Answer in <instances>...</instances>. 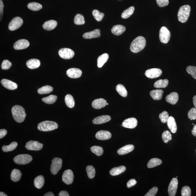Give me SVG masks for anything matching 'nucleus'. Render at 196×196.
I'll use <instances>...</instances> for the list:
<instances>
[{"label":"nucleus","instance_id":"obj_7","mask_svg":"<svg viewBox=\"0 0 196 196\" xmlns=\"http://www.w3.org/2000/svg\"><path fill=\"white\" fill-rule=\"evenodd\" d=\"M171 33L167 28L162 27L161 28L159 33V38L161 42L166 44L170 39Z\"/></svg>","mask_w":196,"mask_h":196},{"label":"nucleus","instance_id":"obj_25","mask_svg":"<svg viewBox=\"0 0 196 196\" xmlns=\"http://www.w3.org/2000/svg\"><path fill=\"white\" fill-rule=\"evenodd\" d=\"M57 24V22L56 20H51L45 22L43 24V27L45 30L51 31L55 29Z\"/></svg>","mask_w":196,"mask_h":196},{"label":"nucleus","instance_id":"obj_16","mask_svg":"<svg viewBox=\"0 0 196 196\" xmlns=\"http://www.w3.org/2000/svg\"><path fill=\"white\" fill-rule=\"evenodd\" d=\"M82 74L81 70L77 68H71L66 71V75L70 78H76L81 77Z\"/></svg>","mask_w":196,"mask_h":196},{"label":"nucleus","instance_id":"obj_60","mask_svg":"<svg viewBox=\"0 0 196 196\" xmlns=\"http://www.w3.org/2000/svg\"><path fill=\"white\" fill-rule=\"evenodd\" d=\"M193 102L195 108L196 109V95L194 96L193 98Z\"/></svg>","mask_w":196,"mask_h":196},{"label":"nucleus","instance_id":"obj_54","mask_svg":"<svg viewBox=\"0 0 196 196\" xmlns=\"http://www.w3.org/2000/svg\"><path fill=\"white\" fill-rule=\"evenodd\" d=\"M136 183V180L134 179L129 180L127 183V188H130L134 186Z\"/></svg>","mask_w":196,"mask_h":196},{"label":"nucleus","instance_id":"obj_31","mask_svg":"<svg viewBox=\"0 0 196 196\" xmlns=\"http://www.w3.org/2000/svg\"><path fill=\"white\" fill-rule=\"evenodd\" d=\"M44 183V178L42 176H39L35 178L34 184L35 187L38 189L42 188Z\"/></svg>","mask_w":196,"mask_h":196},{"label":"nucleus","instance_id":"obj_55","mask_svg":"<svg viewBox=\"0 0 196 196\" xmlns=\"http://www.w3.org/2000/svg\"><path fill=\"white\" fill-rule=\"evenodd\" d=\"M8 132L5 129H2L0 130V139H2L6 136Z\"/></svg>","mask_w":196,"mask_h":196},{"label":"nucleus","instance_id":"obj_58","mask_svg":"<svg viewBox=\"0 0 196 196\" xmlns=\"http://www.w3.org/2000/svg\"><path fill=\"white\" fill-rule=\"evenodd\" d=\"M193 135L196 137V125L194 126L193 129L191 131Z\"/></svg>","mask_w":196,"mask_h":196},{"label":"nucleus","instance_id":"obj_30","mask_svg":"<svg viewBox=\"0 0 196 196\" xmlns=\"http://www.w3.org/2000/svg\"><path fill=\"white\" fill-rule=\"evenodd\" d=\"M126 169V167L124 166L113 168L110 170V174L112 176H116L124 172Z\"/></svg>","mask_w":196,"mask_h":196},{"label":"nucleus","instance_id":"obj_38","mask_svg":"<svg viewBox=\"0 0 196 196\" xmlns=\"http://www.w3.org/2000/svg\"><path fill=\"white\" fill-rule=\"evenodd\" d=\"M57 99V96L56 95H51L48 97L42 98V100L47 104H52L55 103Z\"/></svg>","mask_w":196,"mask_h":196},{"label":"nucleus","instance_id":"obj_37","mask_svg":"<svg viewBox=\"0 0 196 196\" xmlns=\"http://www.w3.org/2000/svg\"><path fill=\"white\" fill-rule=\"evenodd\" d=\"M116 90L117 92L122 97H125L127 96V91L123 85L118 84L117 85Z\"/></svg>","mask_w":196,"mask_h":196},{"label":"nucleus","instance_id":"obj_32","mask_svg":"<svg viewBox=\"0 0 196 196\" xmlns=\"http://www.w3.org/2000/svg\"><path fill=\"white\" fill-rule=\"evenodd\" d=\"M22 173L20 170L18 169H14L11 173V179L13 182H18L20 179Z\"/></svg>","mask_w":196,"mask_h":196},{"label":"nucleus","instance_id":"obj_26","mask_svg":"<svg viewBox=\"0 0 196 196\" xmlns=\"http://www.w3.org/2000/svg\"><path fill=\"white\" fill-rule=\"evenodd\" d=\"M126 27L122 25H117L114 26L112 29V32L115 35L119 36L121 35L126 30Z\"/></svg>","mask_w":196,"mask_h":196},{"label":"nucleus","instance_id":"obj_6","mask_svg":"<svg viewBox=\"0 0 196 196\" xmlns=\"http://www.w3.org/2000/svg\"><path fill=\"white\" fill-rule=\"evenodd\" d=\"M62 160L60 158H54L52 161L50 170L52 174H57L59 171L62 168Z\"/></svg>","mask_w":196,"mask_h":196},{"label":"nucleus","instance_id":"obj_20","mask_svg":"<svg viewBox=\"0 0 196 196\" xmlns=\"http://www.w3.org/2000/svg\"><path fill=\"white\" fill-rule=\"evenodd\" d=\"M111 120V117L108 115H101L94 118L93 123L94 124H101L106 123Z\"/></svg>","mask_w":196,"mask_h":196},{"label":"nucleus","instance_id":"obj_24","mask_svg":"<svg viewBox=\"0 0 196 196\" xmlns=\"http://www.w3.org/2000/svg\"><path fill=\"white\" fill-rule=\"evenodd\" d=\"M167 125L170 130L173 133H175L177 131V126L175 119L172 116L169 117L167 121Z\"/></svg>","mask_w":196,"mask_h":196},{"label":"nucleus","instance_id":"obj_23","mask_svg":"<svg viewBox=\"0 0 196 196\" xmlns=\"http://www.w3.org/2000/svg\"><path fill=\"white\" fill-rule=\"evenodd\" d=\"M134 149L133 145H127L119 149L117 151V153L120 155H125L132 152Z\"/></svg>","mask_w":196,"mask_h":196},{"label":"nucleus","instance_id":"obj_2","mask_svg":"<svg viewBox=\"0 0 196 196\" xmlns=\"http://www.w3.org/2000/svg\"><path fill=\"white\" fill-rule=\"evenodd\" d=\"M11 112L14 119L16 121L21 123L24 121L26 117V114L23 107L18 105L14 106L12 108Z\"/></svg>","mask_w":196,"mask_h":196},{"label":"nucleus","instance_id":"obj_13","mask_svg":"<svg viewBox=\"0 0 196 196\" xmlns=\"http://www.w3.org/2000/svg\"><path fill=\"white\" fill-rule=\"evenodd\" d=\"M178 185L177 178H173L169 184L168 192L170 196H175L176 195Z\"/></svg>","mask_w":196,"mask_h":196},{"label":"nucleus","instance_id":"obj_8","mask_svg":"<svg viewBox=\"0 0 196 196\" xmlns=\"http://www.w3.org/2000/svg\"><path fill=\"white\" fill-rule=\"evenodd\" d=\"M23 22V20L21 17H16L12 19L9 24L8 29L11 31L16 30L22 25Z\"/></svg>","mask_w":196,"mask_h":196},{"label":"nucleus","instance_id":"obj_46","mask_svg":"<svg viewBox=\"0 0 196 196\" xmlns=\"http://www.w3.org/2000/svg\"><path fill=\"white\" fill-rule=\"evenodd\" d=\"M163 141L165 143H167L172 139V136L170 132L168 130L164 131L162 134Z\"/></svg>","mask_w":196,"mask_h":196},{"label":"nucleus","instance_id":"obj_41","mask_svg":"<svg viewBox=\"0 0 196 196\" xmlns=\"http://www.w3.org/2000/svg\"><path fill=\"white\" fill-rule=\"evenodd\" d=\"M74 23L76 25H83L85 23L84 17L81 14H77L74 18Z\"/></svg>","mask_w":196,"mask_h":196},{"label":"nucleus","instance_id":"obj_14","mask_svg":"<svg viewBox=\"0 0 196 196\" xmlns=\"http://www.w3.org/2000/svg\"><path fill=\"white\" fill-rule=\"evenodd\" d=\"M137 120L134 118H130L127 119L122 122V126L125 128L134 129L137 126Z\"/></svg>","mask_w":196,"mask_h":196},{"label":"nucleus","instance_id":"obj_53","mask_svg":"<svg viewBox=\"0 0 196 196\" xmlns=\"http://www.w3.org/2000/svg\"><path fill=\"white\" fill-rule=\"evenodd\" d=\"M156 2L158 6L161 8L167 6L169 4V0H156Z\"/></svg>","mask_w":196,"mask_h":196},{"label":"nucleus","instance_id":"obj_3","mask_svg":"<svg viewBox=\"0 0 196 196\" xmlns=\"http://www.w3.org/2000/svg\"><path fill=\"white\" fill-rule=\"evenodd\" d=\"M58 127V125L57 122L49 121L40 122L38 125V130L43 132L52 131L57 129Z\"/></svg>","mask_w":196,"mask_h":196},{"label":"nucleus","instance_id":"obj_15","mask_svg":"<svg viewBox=\"0 0 196 196\" xmlns=\"http://www.w3.org/2000/svg\"><path fill=\"white\" fill-rule=\"evenodd\" d=\"M29 43L27 40L24 39L18 40L14 44V48L16 50H22L28 48Z\"/></svg>","mask_w":196,"mask_h":196},{"label":"nucleus","instance_id":"obj_59","mask_svg":"<svg viewBox=\"0 0 196 196\" xmlns=\"http://www.w3.org/2000/svg\"><path fill=\"white\" fill-rule=\"evenodd\" d=\"M44 196H54L55 195H54V194L52 193L51 192H47V193L44 194Z\"/></svg>","mask_w":196,"mask_h":196},{"label":"nucleus","instance_id":"obj_48","mask_svg":"<svg viewBox=\"0 0 196 196\" xmlns=\"http://www.w3.org/2000/svg\"><path fill=\"white\" fill-rule=\"evenodd\" d=\"M186 71L188 74L191 75L194 78L196 79V67L194 66H188L186 68Z\"/></svg>","mask_w":196,"mask_h":196},{"label":"nucleus","instance_id":"obj_34","mask_svg":"<svg viewBox=\"0 0 196 196\" xmlns=\"http://www.w3.org/2000/svg\"><path fill=\"white\" fill-rule=\"evenodd\" d=\"M169 84V80L167 79H160L155 82L154 84V87L155 88H165Z\"/></svg>","mask_w":196,"mask_h":196},{"label":"nucleus","instance_id":"obj_10","mask_svg":"<svg viewBox=\"0 0 196 196\" xmlns=\"http://www.w3.org/2000/svg\"><path fill=\"white\" fill-rule=\"evenodd\" d=\"M74 179V174L71 170H67L64 171L62 176V180L66 185H70Z\"/></svg>","mask_w":196,"mask_h":196},{"label":"nucleus","instance_id":"obj_56","mask_svg":"<svg viewBox=\"0 0 196 196\" xmlns=\"http://www.w3.org/2000/svg\"><path fill=\"white\" fill-rule=\"evenodd\" d=\"M4 6V4H3L2 0H0V13H1V20L2 17L3 15Z\"/></svg>","mask_w":196,"mask_h":196},{"label":"nucleus","instance_id":"obj_11","mask_svg":"<svg viewBox=\"0 0 196 196\" xmlns=\"http://www.w3.org/2000/svg\"><path fill=\"white\" fill-rule=\"evenodd\" d=\"M162 74V71L158 68H152L147 70L145 72V75L147 78H158Z\"/></svg>","mask_w":196,"mask_h":196},{"label":"nucleus","instance_id":"obj_17","mask_svg":"<svg viewBox=\"0 0 196 196\" xmlns=\"http://www.w3.org/2000/svg\"><path fill=\"white\" fill-rule=\"evenodd\" d=\"M112 136L111 133L109 131L100 130L96 134V139L100 140H106L111 139Z\"/></svg>","mask_w":196,"mask_h":196},{"label":"nucleus","instance_id":"obj_1","mask_svg":"<svg viewBox=\"0 0 196 196\" xmlns=\"http://www.w3.org/2000/svg\"><path fill=\"white\" fill-rule=\"evenodd\" d=\"M146 44V39L143 36L136 37L132 42L130 45L131 51L133 53H138L144 48Z\"/></svg>","mask_w":196,"mask_h":196},{"label":"nucleus","instance_id":"obj_44","mask_svg":"<svg viewBox=\"0 0 196 196\" xmlns=\"http://www.w3.org/2000/svg\"><path fill=\"white\" fill-rule=\"evenodd\" d=\"M86 169L88 178L90 179L94 178L95 176L96 170L93 166L91 165L87 166Z\"/></svg>","mask_w":196,"mask_h":196},{"label":"nucleus","instance_id":"obj_9","mask_svg":"<svg viewBox=\"0 0 196 196\" xmlns=\"http://www.w3.org/2000/svg\"><path fill=\"white\" fill-rule=\"evenodd\" d=\"M59 54L60 57L63 59H70L74 57L75 52L71 49L63 48L59 50Z\"/></svg>","mask_w":196,"mask_h":196},{"label":"nucleus","instance_id":"obj_40","mask_svg":"<svg viewBox=\"0 0 196 196\" xmlns=\"http://www.w3.org/2000/svg\"><path fill=\"white\" fill-rule=\"evenodd\" d=\"M28 8L33 11H38L42 8V6L39 3L36 2H31L27 5Z\"/></svg>","mask_w":196,"mask_h":196},{"label":"nucleus","instance_id":"obj_35","mask_svg":"<svg viewBox=\"0 0 196 196\" xmlns=\"http://www.w3.org/2000/svg\"><path fill=\"white\" fill-rule=\"evenodd\" d=\"M66 104L68 108H73L75 105V102L73 96L70 94H68L65 98Z\"/></svg>","mask_w":196,"mask_h":196},{"label":"nucleus","instance_id":"obj_22","mask_svg":"<svg viewBox=\"0 0 196 196\" xmlns=\"http://www.w3.org/2000/svg\"><path fill=\"white\" fill-rule=\"evenodd\" d=\"M100 36V31L99 29H96L90 32L85 33L83 35V38L85 39L99 38Z\"/></svg>","mask_w":196,"mask_h":196},{"label":"nucleus","instance_id":"obj_18","mask_svg":"<svg viewBox=\"0 0 196 196\" xmlns=\"http://www.w3.org/2000/svg\"><path fill=\"white\" fill-rule=\"evenodd\" d=\"M1 83L3 87L9 90H14L17 88V84L10 80L3 79L1 80Z\"/></svg>","mask_w":196,"mask_h":196},{"label":"nucleus","instance_id":"obj_39","mask_svg":"<svg viewBox=\"0 0 196 196\" xmlns=\"http://www.w3.org/2000/svg\"><path fill=\"white\" fill-rule=\"evenodd\" d=\"M134 10V7L132 6L125 10L122 14V18L123 19L129 18L133 14Z\"/></svg>","mask_w":196,"mask_h":196},{"label":"nucleus","instance_id":"obj_21","mask_svg":"<svg viewBox=\"0 0 196 196\" xmlns=\"http://www.w3.org/2000/svg\"><path fill=\"white\" fill-rule=\"evenodd\" d=\"M178 99H179V96L178 93L176 92L171 93L166 97V101L172 105L176 104L177 103Z\"/></svg>","mask_w":196,"mask_h":196},{"label":"nucleus","instance_id":"obj_57","mask_svg":"<svg viewBox=\"0 0 196 196\" xmlns=\"http://www.w3.org/2000/svg\"><path fill=\"white\" fill-rule=\"evenodd\" d=\"M59 196H69V194L66 191H62L59 194Z\"/></svg>","mask_w":196,"mask_h":196},{"label":"nucleus","instance_id":"obj_47","mask_svg":"<svg viewBox=\"0 0 196 196\" xmlns=\"http://www.w3.org/2000/svg\"><path fill=\"white\" fill-rule=\"evenodd\" d=\"M168 113L167 112L164 111L159 115V118L162 123H165L167 122L169 118Z\"/></svg>","mask_w":196,"mask_h":196},{"label":"nucleus","instance_id":"obj_52","mask_svg":"<svg viewBox=\"0 0 196 196\" xmlns=\"http://www.w3.org/2000/svg\"><path fill=\"white\" fill-rule=\"evenodd\" d=\"M158 191V188L156 187H153V188L150 189L149 191L145 196H155L157 194V191Z\"/></svg>","mask_w":196,"mask_h":196},{"label":"nucleus","instance_id":"obj_29","mask_svg":"<svg viewBox=\"0 0 196 196\" xmlns=\"http://www.w3.org/2000/svg\"><path fill=\"white\" fill-rule=\"evenodd\" d=\"M109 56L108 54L105 53L99 56L97 59V66L100 68L104 66L105 63L108 61Z\"/></svg>","mask_w":196,"mask_h":196},{"label":"nucleus","instance_id":"obj_61","mask_svg":"<svg viewBox=\"0 0 196 196\" xmlns=\"http://www.w3.org/2000/svg\"><path fill=\"white\" fill-rule=\"evenodd\" d=\"M0 196H7L8 195H6V194H5L4 192H0Z\"/></svg>","mask_w":196,"mask_h":196},{"label":"nucleus","instance_id":"obj_62","mask_svg":"<svg viewBox=\"0 0 196 196\" xmlns=\"http://www.w3.org/2000/svg\"><path fill=\"white\" fill-rule=\"evenodd\" d=\"M106 105H107V106H108V103H107Z\"/></svg>","mask_w":196,"mask_h":196},{"label":"nucleus","instance_id":"obj_27","mask_svg":"<svg viewBox=\"0 0 196 196\" xmlns=\"http://www.w3.org/2000/svg\"><path fill=\"white\" fill-rule=\"evenodd\" d=\"M41 62L37 59H31L27 61L26 65L30 69H35L39 67Z\"/></svg>","mask_w":196,"mask_h":196},{"label":"nucleus","instance_id":"obj_4","mask_svg":"<svg viewBox=\"0 0 196 196\" xmlns=\"http://www.w3.org/2000/svg\"><path fill=\"white\" fill-rule=\"evenodd\" d=\"M191 8L189 5H185L180 8L178 13V20L181 23L187 22L190 14Z\"/></svg>","mask_w":196,"mask_h":196},{"label":"nucleus","instance_id":"obj_28","mask_svg":"<svg viewBox=\"0 0 196 196\" xmlns=\"http://www.w3.org/2000/svg\"><path fill=\"white\" fill-rule=\"evenodd\" d=\"M164 91L162 90H154L150 92V95L152 99L155 100L161 99Z\"/></svg>","mask_w":196,"mask_h":196},{"label":"nucleus","instance_id":"obj_33","mask_svg":"<svg viewBox=\"0 0 196 196\" xmlns=\"http://www.w3.org/2000/svg\"><path fill=\"white\" fill-rule=\"evenodd\" d=\"M162 163V161L160 159L153 158L150 160L147 164V167L149 168L155 167L156 166L160 165Z\"/></svg>","mask_w":196,"mask_h":196},{"label":"nucleus","instance_id":"obj_45","mask_svg":"<svg viewBox=\"0 0 196 196\" xmlns=\"http://www.w3.org/2000/svg\"><path fill=\"white\" fill-rule=\"evenodd\" d=\"M92 15L94 18L98 22H100L102 20L104 17V14L98 11L97 10H94L92 11Z\"/></svg>","mask_w":196,"mask_h":196},{"label":"nucleus","instance_id":"obj_49","mask_svg":"<svg viewBox=\"0 0 196 196\" xmlns=\"http://www.w3.org/2000/svg\"><path fill=\"white\" fill-rule=\"evenodd\" d=\"M191 195V190L189 187L184 186L181 190L182 196H190Z\"/></svg>","mask_w":196,"mask_h":196},{"label":"nucleus","instance_id":"obj_19","mask_svg":"<svg viewBox=\"0 0 196 196\" xmlns=\"http://www.w3.org/2000/svg\"><path fill=\"white\" fill-rule=\"evenodd\" d=\"M106 104L107 101L106 100L100 98L94 100L93 101L92 105L94 109H99L104 107Z\"/></svg>","mask_w":196,"mask_h":196},{"label":"nucleus","instance_id":"obj_43","mask_svg":"<svg viewBox=\"0 0 196 196\" xmlns=\"http://www.w3.org/2000/svg\"><path fill=\"white\" fill-rule=\"evenodd\" d=\"M91 151L93 153L95 154L98 156H100L102 155L104 150L102 147L100 146H94L90 148Z\"/></svg>","mask_w":196,"mask_h":196},{"label":"nucleus","instance_id":"obj_36","mask_svg":"<svg viewBox=\"0 0 196 196\" xmlns=\"http://www.w3.org/2000/svg\"><path fill=\"white\" fill-rule=\"evenodd\" d=\"M53 90V87L50 85H46L38 89V92L40 94H47L50 93Z\"/></svg>","mask_w":196,"mask_h":196},{"label":"nucleus","instance_id":"obj_12","mask_svg":"<svg viewBox=\"0 0 196 196\" xmlns=\"http://www.w3.org/2000/svg\"><path fill=\"white\" fill-rule=\"evenodd\" d=\"M43 145L36 141H30L26 143L25 148L28 150L38 151L42 149Z\"/></svg>","mask_w":196,"mask_h":196},{"label":"nucleus","instance_id":"obj_51","mask_svg":"<svg viewBox=\"0 0 196 196\" xmlns=\"http://www.w3.org/2000/svg\"><path fill=\"white\" fill-rule=\"evenodd\" d=\"M12 63L9 61L5 60L3 61L2 64L1 68L3 70H7L9 69L11 67Z\"/></svg>","mask_w":196,"mask_h":196},{"label":"nucleus","instance_id":"obj_5","mask_svg":"<svg viewBox=\"0 0 196 196\" xmlns=\"http://www.w3.org/2000/svg\"><path fill=\"white\" fill-rule=\"evenodd\" d=\"M32 160V156L27 154H22L17 155L14 159V161L15 163L21 165L29 164Z\"/></svg>","mask_w":196,"mask_h":196},{"label":"nucleus","instance_id":"obj_42","mask_svg":"<svg viewBox=\"0 0 196 196\" xmlns=\"http://www.w3.org/2000/svg\"><path fill=\"white\" fill-rule=\"evenodd\" d=\"M17 143L15 142H13L11 144L7 146H3L2 149L3 151L5 152H8L13 151L17 148Z\"/></svg>","mask_w":196,"mask_h":196},{"label":"nucleus","instance_id":"obj_50","mask_svg":"<svg viewBox=\"0 0 196 196\" xmlns=\"http://www.w3.org/2000/svg\"><path fill=\"white\" fill-rule=\"evenodd\" d=\"M188 117L191 120L196 119V109L195 108H191L188 112Z\"/></svg>","mask_w":196,"mask_h":196}]
</instances>
